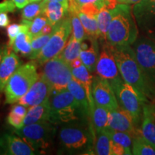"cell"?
I'll return each instance as SVG.
<instances>
[{
	"label": "cell",
	"instance_id": "4",
	"mask_svg": "<svg viewBox=\"0 0 155 155\" xmlns=\"http://www.w3.org/2000/svg\"><path fill=\"white\" fill-rule=\"evenodd\" d=\"M35 61L21 65L12 75L5 88L6 104L18 101L39 77Z\"/></svg>",
	"mask_w": 155,
	"mask_h": 155
},
{
	"label": "cell",
	"instance_id": "36",
	"mask_svg": "<svg viewBox=\"0 0 155 155\" xmlns=\"http://www.w3.org/2000/svg\"><path fill=\"white\" fill-rule=\"evenodd\" d=\"M23 25L22 24H12L9 25L7 27V35L9 38V42H8V47L12 48V45L14 43V41L17 36V35L19 33L21 30H22Z\"/></svg>",
	"mask_w": 155,
	"mask_h": 155
},
{
	"label": "cell",
	"instance_id": "40",
	"mask_svg": "<svg viewBox=\"0 0 155 155\" xmlns=\"http://www.w3.org/2000/svg\"><path fill=\"white\" fill-rule=\"evenodd\" d=\"M14 2L16 7L18 9H23L27 5L30 3V0H12Z\"/></svg>",
	"mask_w": 155,
	"mask_h": 155
},
{
	"label": "cell",
	"instance_id": "41",
	"mask_svg": "<svg viewBox=\"0 0 155 155\" xmlns=\"http://www.w3.org/2000/svg\"><path fill=\"white\" fill-rule=\"evenodd\" d=\"M53 27L51 25H50L49 23H48V24L44 27L43 29H42L41 35L50 34L52 32H53Z\"/></svg>",
	"mask_w": 155,
	"mask_h": 155
},
{
	"label": "cell",
	"instance_id": "10",
	"mask_svg": "<svg viewBox=\"0 0 155 155\" xmlns=\"http://www.w3.org/2000/svg\"><path fill=\"white\" fill-rule=\"evenodd\" d=\"M96 72L98 76L107 80L111 87L123 81L114 57L113 47L107 41L101 42Z\"/></svg>",
	"mask_w": 155,
	"mask_h": 155
},
{
	"label": "cell",
	"instance_id": "9",
	"mask_svg": "<svg viewBox=\"0 0 155 155\" xmlns=\"http://www.w3.org/2000/svg\"><path fill=\"white\" fill-rule=\"evenodd\" d=\"M132 48L143 72L155 87V40L141 37L134 42Z\"/></svg>",
	"mask_w": 155,
	"mask_h": 155
},
{
	"label": "cell",
	"instance_id": "39",
	"mask_svg": "<svg viewBox=\"0 0 155 155\" xmlns=\"http://www.w3.org/2000/svg\"><path fill=\"white\" fill-rule=\"evenodd\" d=\"M9 22H10V20L7 15V12L0 13V28L8 27Z\"/></svg>",
	"mask_w": 155,
	"mask_h": 155
},
{
	"label": "cell",
	"instance_id": "3",
	"mask_svg": "<svg viewBox=\"0 0 155 155\" xmlns=\"http://www.w3.org/2000/svg\"><path fill=\"white\" fill-rule=\"evenodd\" d=\"M50 121L58 124L83 123L90 118L68 90L53 93L49 98Z\"/></svg>",
	"mask_w": 155,
	"mask_h": 155
},
{
	"label": "cell",
	"instance_id": "33",
	"mask_svg": "<svg viewBox=\"0 0 155 155\" xmlns=\"http://www.w3.org/2000/svg\"><path fill=\"white\" fill-rule=\"evenodd\" d=\"M52 33V32H51ZM50 34H46V35H40L36 38L32 39V50H31V53L29 58L32 61H34L35 59L39 53H40L42 48L46 43H47L48 40L50 38Z\"/></svg>",
	"mask_w": 155,
	"mask_h": 155
},
{
	"label": "cell",
	"instance_id": "18",
	"mask_svg": "<svg viewBox=\"0 0 155 155\" xmlns=\"http://www.w3.org/2000/svg\"><path fill=\"white\" fill-rule=\"evenodd\" d=\"M143 121L140 134L155 148V106L145 103L143 106Z\"/></svg>",
	"mask_w": 155,
	"mask_h": 155
},
{
	"label": "cell",
	"instance_id": "8",
	"mask_svg": "<svg viewBox=\"0 0 155 155\" xmlns=\"http://www.w3.org/2000/svg\"><path fill=\"white\" fill-rule=\"evenodd\" d=\"M42 74L53 87V93L67 89L69 82L73 79L72 70L70 64L58 56L43 64Z\"/></svg>",
	"mask_w": 155,
	"mask_h": 155
},
{
	"label": "cell",
	"instance_id": "14",
	"mask_svg": "<svg viewBox=\"0 0 155 155\" xmlns=\"http://www.w3.org/2000/svg\"><path fill=\"white\" fill-rule=\"evenodd\" d=\"M53 92V87L41 73L28 91L17 102L28 108L40 105L49 100Z\"/></svg>",
	"mask_w": 155,
	"mask_h": 155
},
{
	"label": "cell",
	"instance_id": "12",
	"mask_svg": "<svg viewBox=\"0 0 155 155\" xmlns=\"http://www.w3.org/2000/svg\"><path fill=\"white\" fill-rule=\"evenodd\" d=\"M132 12L142 34L155 40V0H141L135 4Z\"/></svg>",
	"mask_w": 155,
	"mask_h": 155
},
{
	"label": "cell",
	"instance_id": "7",
	"mask_svg": "<svg viewBox=\"0 0 155 155\" xmlns=\"http://www.w3.org/2000/svg\"><path fill=\"white\" fill-rule=\"evenodd\" d=\"M115 92L119 105L133 116L136 124L139 123L143 114V106L145 103H150L136 89L124 81L112 87Z\"/></svg>",
	"mask_w": 155,
	"mask_h": 155
},
{
	"label": "cell",
	"instance_id": "38",
	"mask_svg": "<svg viewBox=\"0 0 155 155\" xmlns=\"http://www.w3.org/2000/svg\"><path fill=\"white\" fill-rule=\"evenodd\" d=\"M12 111H13L14 113L18 114V115L25 116H26L27 113H28V107L22 105V104H18V105H15L11 109Z\"/></svg>",
	"mask_w": 155,
	"mask_h": 155
},
{
	"label": "cell",
	"instance_id": "35",
	"mask_svg": "<svg viewBox=\"0 0 155 155\" xmlns=\"http://www.w3.org/2000/svg\"><path fill=\"white\" fill-rule=\"evenodd\" d=\"M24 119L25 116L18 115L11 111L7 116V121L9 125L14 127L15 129H18L24 127Z\"/></svg>",
	"mask_w": 155,
	"mask_h": 155
},
{
	"label": "cell",
	"instance_id": "31",
	"mask_svg": "<svg viewBox=\"0 0 155 155\" xmlns=\"http://www.w3.org/2000/svg\"><path fill=\"white\" fill-rule=\"evenodd\" d=\"M107 131L109 134L111 140L120 144L125 149L127 155H130L132 154V151H131V149L133 141L132 136L128 133L115 131L113 130V129H108V128H107Z\"/></svg>",
	"mask_w": 155,
	"mask_h": 155
},
{
	"label": "cell",
	"instance_id": "42",
	"mask_svg": "<svg viewBox=\"0 0 155 155\" xmlns=\"http://www.w3.org/2000/svg\"><path fill=\"white\" fill-rule=\"evenodd\" d=\"M141 0H117L120 4H126V5H135L139 3Z\"/></svg>",
	"mask_w": 155,
	"mask_h": 155
},
{
	"label": "cell",
	"instance_id": "1",
	"mask_svg": "<svg viewBox=\"0 0 155 155\" xmlns=\"http://www.w3.org/2000/svg\"><path fill=\"white\" fill-rule=\"evenodd\" d=\"M114 55L124 81L150 102L155 101V87L147 78L136 58L131 45L113 46Z\"/></svg>",
	"mask_w": 155,
	"mask_h": 155
},
{
	"label": "cell",
	"instance_id": "25",
	"mask_svg": "<svg viewBox=\"0 0 155 155\" xmlns=\"http://www.w3.org/2000/svg\"><path fill=\"white\" fill-rule=\"evenodd\" d=\"M68 90L72 94L76 101L84 110L86 114L90 116V106L87 97L86 91L80 83L73 78L68 85Z\"/></svg>",
	"mask_w": 155,
	"mask_h": 155
},
{
	"label": "cell",
	"instance_id": "22",
	"mask_svg": "<svg viewBox=\"0 0 155 155\" xmlns=\"http://www.w3.org/2000/svg\"><path fill=\"white\" fill-rule=\"evenodd\" d=\"M49 121H50V106L49 100L43 104L29 108L24 119V126Z\"/></svg>",
	"mask_w": 155,
	"mask_h": 155
},
{
	"label": "cell",
	"instance_id": "19",
	"mask_svg": "<svg viewBox=\"0 0 155 155\" xmlns=\"http://www.w3.org/2000/svg\"><path fill=\"white\" fill-rule=\"evenodd\" d=\"M30 23V20L22 19V30L17 35L12 47L15 53H19L22 55L28 56V57L30 56L31 53L32 41V36L29 32Z\"/></svg>",
	"mask_w": 155,
	"mask_h": 155
},
{
	"label": "cell",
	"instance_id": "28",
	"mask_svg": "<svg viewBox=\"0 0 155 155\" xmlns=\"http://www.w3.org/2000/svg\"><path fill=\"white\" fill-rule=\"evenodd\" d=\"M82 25L86 32V37L91 38L98 39L99 38V30H98L97 15H88L78 11V12Z\"/></svg>",
	"mask_w": 155,
	"mask_h": 155
},
{
	"label": "cell",
	"instance_id": "6",
	"mask_svg": "<svg viewBox=\"0 0 155 155\" xmlns=\"http://www.w3.org/2000/svg\"><path fill=\"white\" fill-rule=\"evenodd\" d=\"M71 30V18L68 15L54 25L49 40L34 61L43 65L45 62L59 55L67 44Z\"/></svg>",
	"mask_w": 155,
	"mask_h": 155
},
{
	"label": "cell",
	"instance_id": "34",
	"mask_svg": "<svg viewBox=\"0 0 155 155\" xmlns=\"http://www.w3.org/2000/svg\"><path fill=\"white\" fill-rule=\"evenodd\" d=\"M48 23V19L45 15H41L35 17L30 21L29 26V32H30L32 39L41 35L42 29Z\"/></svg>",
	"mask_w": 155,
	"mask_h": 155
},
{
	"label": "cell",
	"instance_id": "23",
	"mask_svg": "<svg viewBox=\"0 0 155 155\" xmlns=\"http://www.w3.org/2000/svg\"><path fill=\"white\" fill-rule=\"evenodd\" d=\"M90 38L91 42L88 47L86 49H81V50L80 59L88 71L91 73H94L96 71L97 61L99 55V49L97 42L98 39Z\"/></svg>",
	"mask_w": 155,
	"mask_h": 155
},
{
	"label": "cell",
	"instance_id": "20",
	"mask_svg": "<svg viewBox=\"0 0 155 155\" xmlns=\"http://www.w3.org/2000/svg\"><path fill=\"white\" fill-rule=\"evenodd\" d=\"M68 7L69 2L46 1L43 15L47 17L48 23L53 27L64 17L68 15Z\"/></svg>",
	"mask_w": 155,
	"mask_h": 155
},
{
	"label": "cell",
	"instance_id": "2",
	"mask_svg": "<svg viewBox=\"0 0 155 155\" xmlns=\"http://www.w3.org/2000/svg\"><path fill=\"white\" fill-rule=\"evenodd\" d=\"M112 19L106 41L113 46L132 45L138 38V28L129 5L117 4L111 9Z\"/></svg>",
	"mask_w": 155,
	"mask_h": 155
},
{
	"label": "cell",
	"instance_id": "21",
	"mask_svg": "<svg viewBox=\"0 0 155 155\" xmlns=\"http://www.w3.org/2000/svg\"><path fill=\"white\" fill-rule=\"evenodd\" d=\"M71 70H72L73 78H74L78 82L80 83L83 88H85V90H86L91 111L95 105L91 91L94 76H92L90 71H88V68L83 64L81 65L80 66L72 68Z\"/></svg>",
	"mask_w": 155,
	"mask_h": 155
},
{
	"label": "cell",
	"instance_id": "37",
	"mask_svg": "<svg viewBox=\"0 0 155 155\" xmlns=\"http://www.w3.org/2000/svg\"><path fill=\"white\" fill-rule=\"evenodd\" d=\"M79 7L86 4H95L98 8L101 9L104 6H106V0H76Z\"/></svg>",
	"mask_w": 155,
	"mask_h": 155
},
{
	"label": "cell",
	"instance_id": "5",
	"mask_svg": "<svg viewBox=\"0 0 155 155\" xmlns=\"http://www.w3.org/2000/svg\"><path fill=\"white\" fill-rule=\"evenodd\" d=\"M55 124L46 121L25 125L20 129H15L17 135L24 139L37 152L49 147L55 134Z\"/></svg>",
	"mask_w": 155,
	"mask_h": 155
},
{
	"label": "cell",
	"instance_id": "11",
	"mask_svg": "<svg viewBox=\"0 0 155 155\" xmlns=\"http://www.w3.org/2000/svg\"><path fill=\"white\" fill-rule=\"evenodd\" d=\"M82 124H71L63 127L60 131V141L67 150L80 151L88 147L90 143V133L82 127Z\"/></svg>",
	"mask_w": 155,
	"mask_h": 155
},
{
	"label": "cell",
	"instance_id": "26",
	"mask_svg": "<svg viewBox=\"0 0 155 155\" xmlns=\"http://www.w3.org/2000/svg\"><path fill=\"white\" fill-rule=\"evenodd\" d=\"M81 50V42L77 40L74 37L71 35L58 57L63 59L67 63L71 64L73 61L80 58Z\"/></svg>",
	"mask_w": 155,
	"mask_h": 155
},
{
	"label": "cell",
	"instance_id": "44",
	"mask_svg": "<svg viewBox=\"0 0 155 155\" xmlns=\"http://www.w3.org/2000/svg\"><path fill=\"white\" fill-rule=\"evenodd\" d=\"M47 2H69V0H46Z\"/></svg>",
	"mask_w": 155,
	"mask_h": 155
},
{
	"label": "cell",
	"instance_id": "16",
	"mask_svg": "<svg viewBox=\"0 0 155 155\" xmlns=\"http://www.w3.org/2000/svg\"><path fill=\"white\" fill-rule=\"evenodd\" d=\"M0 151L4 154L34 155L38 152L18 135L4 134L0 136Z\"/></svg>",
	"mask_w": 155,
	"mask_h": 155
},
{
	"label": "cell",
	"instance_id": "29",
	"mask_svg": "<svg viewBox=\"0 0 155 155\" xmlns=\"http://www.w3.org/2000/svg\"><path fill=\"white\" fill-rule=\"evenodd\" d=\"M95 152L98 155H112V140L107 129L96 132Z\"/></svg>",
	"mask_w": 155,
	"mask_h": 155
},
{
	"label": "cell",
	"instance_id": "32",
	"mask_svg": "<svg viewBox=\"0 0 155 155\" xmlns=\"http://www.w3.org/2000/svg\"><path fill=\"white\" fill-rule=\"evenodd\" d=\"M45 2V0H42V1L32 2L29 3L22 9V19L32 21L39 15H43Z\"/></svg>",
	"mask_w": 155,
	"mask_h": 155
},
{
	"label": "cell",
	"instance_id": "15",
	"mask_svg": "<svg viewBox=\"0 0 155 155\" xmlns=\"http://www.w3.org/2000/svg\"><path fill=\"white\" fill-rule=\"evenodd\" d=\"M135 126L136 123L131 114L121 106L110 111L108 129L128 133L134 137L140 134V130L136 129Z\"/></svg>",
	"mask_w": 155,
	"mask_h": 155
},
{
	"label": "cell",
	"instance_id": "43",
	"mask_svg": "<svg viewBox=\"0 0 155 155\" xmlns=\"http://www.w3.org/2000/svg\"><path fill=\"white\" fill-rule=\"evenodd\" d=\"M6 50H7V47H1L0 46V65H1L2 58L6 53Z\"/></svg>",
	"mask_w": 155,
	"mask_h": 155
},
{
	"label": "cell",
	"instance_id": "17",
	"mask_svg": "<svg viewBox=\"0 0 155 155\" xmlns=\"http://www.w3.org/2000/svg\"><path fill=\"white\" fill-rule=\"evenodd\" d=\"M21 65L22 61L19 56L12 48L7 47L6 53L0 65V93L5 90L9 79Z\"/></svg>",
	"mask_w": 155,
	"mask_h": 155
},
{
	"label": "cell",
	"instance_id": "30",
	"mask_svg": "<svg viewBox=\"0 0 155 155\" xmlns=\"http://www.w3.org/2000/svg\"><path fill=\"white\" fill-rule=\"evenodd\" d=\"M132 154L135 155H155V148L141 134L133 137Z\"/></svg>",
	"mask_w": 155,
	"mask_h": 155
},
{
	"label": "cell",
	"instance_id": "45",
	"mask_svg": "<svg viewBox=\"0 0 155 155\" xmlns=\"http://www.w3.org/2000/svg\"><path fill=\"white\" fill-rule=\"evenodd\" d=\"M30 2H38V1H41V0H30Z\"/></svg>",
	"mask_w": 155,
	"mask_h": 155
},
{
	"label": "cell",
	"instance_id": "27",
	"mask_svg": "<svg viewBox=\"0 0 155 155\" xmlns=\"http://www.w3.org/2000/svg\"><path fill=\"white\" fill-rule=\"evenodd\" d=\"M112 19L111 9H108L106 6H104L100 9L97 15L99 38L101 42L106 41L107 32Z\"/></svg>",
	"mask_w": 155,
	"mask_h": 155
},
{
	"label": "cell",
	"instance_id": "13",
	"mask_svg": "<svg viewBox=\"0 0 155 155\" xmlns=\"http://www.w3.org/2000/svg\"><path fill=\"white\" fill-rule=\"evenodd\" d=\"M91 91L94 103L97 105L103 106L109 111L116 109L120 106L111 84L107 80L98 75L93 78Z\"/></svg>",
	"mask_w": 155,
	"mask_h": 155
},
{
	"label": "cell",
	"instance_id": "24",
	"mask_svg": "<svg viewBox=\"0 0 155 155\" xmlns=\"http://www.w3.org/2000/svg\"><path fill=\"white\" fill-rule=\"evenodd\" d=\"M110 111L107 108L95 104L94 108L90 111V119L96 132L106 129L108 126Z\"/></svg>",
	"mask_w": 155,
	"mask_h": 155
}]
</instances>
